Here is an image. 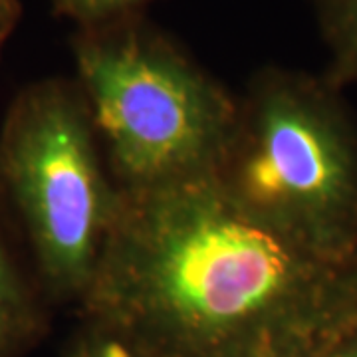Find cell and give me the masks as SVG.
I'll list each match as a JSON object with an SVG mask.
<instances>
[{"mask_svg": "<svg viewBox=\"0 0 357 357\" xmlns=\"http://www.w3.org/2000/svg\"><path fill=\"white\" fill-rule=\"evenodd\" d=\"M79 310L159 357L318 354L357 321V256L284 238L211 178L119 191Z\"/></svg>", "mask_w": 357, "mask_h": 357, "instance_id": "6da1fadb", "label": "cell"}, {"mask_svg": "<svg viewBox=\"0 0 357 357\" xmlns=\"http://www.w3.org/2000/svg\"><path fill=\"white\" fill-rule=\"evenodd\" d=\"M72 56L119 191H155L215 175L238 96L169 32L133 14L74 30Z\"/></svg>", "mask_w": 357, "mask_h": 357, "instance_id": "7a4b0ae2", "label": "cell"}, {"mask_svg": "<svg viewBox=\"0 0 357 357\" xmlns=\"http://www.w3.org/2000/svg\"><path fill=\"white\" fill-rule=\"evenodd\" d=\"M211 181L284 238L330 258L357 256V128L326 74L256 70Z\"/></svg>", "mask_w": 357, "mask_h": 357, "instance_id": "3957f363", "label": "cell"}, {"mask_svg": "<svg viewBox=\"0 0 357 357\" xmlns=\"http://www.w3.org/2000/svg\"><path fill=\"white\" fill-rule=\"evenodd\" d=\"M0 199L24 232L40 292L82 304L119 208L76 77L20 89L0 126Z\"/></svg>", "mask_w": 357, "mask_h": 357, "instance_id": "277c9868", "label": "cell"}, {"mask_svg": "<svg viewBox=\"0 0 357 357\" xmlns=\"http://www.w3.org/2000/svg\"><path fill=\"white\" fill-rule=\"evenodd\" d=\"M40 294L0 234V357H18L38 340L46 324Z\"/></svg>", "mask_w": 357, "mask_h": 357, "instance_id": "5b68a950", "label": "cell"}, {"mask_svg": "<svg viewBox=\"0 0 357 357\" xmlns=\"http://www.w3.org/2000/svg\"><path fill=\"white\" fill-rule=\"evenodd\" d=\"M316 14L330 52L324 74L340 88L357 84V0H316Z\"/></svg>", "mask_w": 357, "mask_h": 357, "instance_id": "8992f818", "label": "cell"}, {"mask_svg": "<svg viewBox=\"0 0 357 357\" xmlns=\"http://www.w3.org/2000/svg\"><path fill=\"white\" fill-rule=\"evenodd\" d=\"M54 14L74 22L77 28L107 24L133 14H145L157 0H50Z\"/></svg>", "mask_w": 357, "mask_h": 357, "instance_id": "52a82bcc", "label": "cell"}, {"mask_svg": "<svg viewBox=\"0 0 357 357\" xmlns=\"http://www.w3.org/2000/svg\"><path fill=\"white\" fill-rule=\"evenodd\" d=\"M70 357H159L115 328L86 319Z\"/></svg>", "mask_w": 357, "mask_h": 357, "instance_id": "ba28073f", "label": "cell"}, {"mask_svg": "<svg viewBox=\"0 0 357 357\" xmlns=\"http://www.w3.org/2000/svg\"><path fill=\"white\" fill-rule=\"evenodd\" d=\"M316 357H357V321L332 337Z\"/></svg>", "mask_w": 357, "mask_h": 357, "instance_id": "9c48e42d", "label": "cell"}, {"mask_svg": "<svg viewBox=\"0 0 357 357\" xmlns=\"http://www.w3.org/2000/svg\"><path fill=\"white\" fill-rule=\"evenodd\" d=\"M22 18V2L20 0H0V58L8 40L14 34L16 26Z\"/></svg>", "mask_w": 357, "mask_h": 357, "instance_id": "30bf717a", "label": "cell"}, {"mask_svg": "<svg viewBox=\"0 0 357 357\" xmlns=\"http://www.w3.org/2000/svg\"><path fill=\"white\" fill-rule=\"evenodd\" d=\"M268 357H316V354H306V351H290V354H276Z\"/></svg>", "mask_w": 357, "mask_h": 357, "instance_id": "8fae6325", "label": "cell"}]
</instances>
